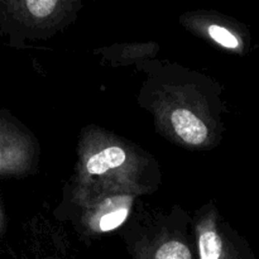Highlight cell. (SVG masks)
I'll list each match as a JSON object with an SVG mask.
<instances>
[{"label": "cell", "mask_w": 259, "mask_h": 259, "mask_svg": "<svg viewBox=\"0 0 259 259\" xmlns=\"http://www.w3.org/2000/svg\"><path fill=\"white\" fill-rule=\"evenodd\" d=\"M5 227H7V219H5V212L0 204V237L5 233Z\"/></svg>", "instance_id": "ba28073f"}, {"label": "cell", "mask_w": 259, "mask_h": 259, "mask_svg": "<svg viewBox=\"0 0 259 259\" xmlns=\"http://www.w3.org/2000/svg\"><path fill=\"white\" fill-rule=\"evenodd\" d=\"M132 259H195L186 230L171 223L152 228L132 245Z\"/></svg>", "instance_id": "5b68a950"}, {"label": "cell", "mask_w": 259, "mask_h": 259, "mask_svg": "<svg viewBox=\"0 0 259 259\" xmlns=\"http://www.w3.org/2000/svg\"><path fill=\"white\" fill-rule=\"evenodd\" d=\"M195 238L199 259H257L248 243L223 219L212 205L197 215Z\"/></svg>", "instance_id": "7a4b0ae2"}, {"label": "cell", "mask_w": 259, "mask_h": 259, "mask_svg": "<svg viewBox=\"0 0 259 259\" xmlns=\"http://www.w3.org/2000/svg\"><path fill=\"white\" fill-rule=\"evenodd\" d=\"M206 33L215 43L230 51H243L244 43L240 39L239 35L233 32L229 28L220 24H209L206 28Z\"/></svg>", "instance_id": "52a82bcc"}, {"label": "cell", "mask_w": 259, "mask_h": 259, "mask_svg": "<svg viewBox=\"0 0 259 259\" xmlns=\"http://www.w3.org/2000/svg\"><path fill=\"white\" fill-rule=\"evenodd\" d=\"M91 196L85 204L82 223L91 233H110L120 228L131 214L134 192L96 191L81 192Z\"/></svg>", "instance_id": "277c9868"}, {"label": "cell", "mask_w": 259, "mask_h": 259, "mask_svg": "<svg viewBox=\"0 0 259 259\" xmlns=\"http://www.w3.org/2000/svg\"><path fill=\"white\" fill-rule=\"evenodd\" d=\"M161 120L166 128L174 134L177 141L190 147H204L210 144L212 129L209 114L204 113L199 105L190 106L174 104L164 105Z\"/></svg>", "instance_id": "8992f818"}, {"label": "cell", "mask_w": 259, "mask_h": 259, "mask_svg": "<svg viewBox=\"0 0 259 259\" xmlns=\"http://www.w3.org/2000/svg\"><path fill=\"white\" fill-rule=\"evenodd\" d=\"M35 156L29 132L0 109V176H24L34 166Z\"/></svg>", "instance_id": "3957f363"}, {"label": "cell", "mask_w": 259, "mask_h": 259, "mask_svg": "<svg viewBox=\"0 0 259 259\" xmlns=\"http://www.w3.org/2000/svg\"><path fill=\"white\" fill-rule=\"evenodd\" d=\"M80 192L131 191L139 194L141 172L149 161L125 142L93 132L81 148Z\"/></svg>", "instance_id": "6da1fadb"}]
</instances>
